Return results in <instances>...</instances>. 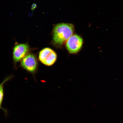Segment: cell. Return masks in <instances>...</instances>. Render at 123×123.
I'll use <instances>...</instances> for the list:
<instances>
[{"instance_id": "cell-2", "label": "cell", "mask_w": 123, "mask_h": 123, "mask_svg": "<svg viewBox=\"0 0 123 123\" xmlns=\"http://www.w3.org/2000/svg\"><path fill=\"white\" fill-rule=\"evenodd\" d=\"M30 50V46L27 43H16L13 51V60L15 63L21 61L29 53Z\"/></svg>"}, {"instance_id": "cell-7", "label": "cell", "mask_w": 123, "mask_h": 123, "mask_svg": "<svg viewBox=\"0 0 123 123\" xmlns=\"http://www.w3.org/2000/svg\"><path fill=\"white\" fill-rule=\"evenodd\" d=\"M37 5L36 4H34L32 5L31 6V10H34L36 8Z\"/></svg>"}, {"instance_id": "cell-1", "label": "cell", "mask_w": 123, "mask_h": 123, "mask_svg": "<svg viewBox=\"0 0 123 123\" xmlns=\"http://www.w3.org/2000/svg\"><path fill=\"white\" fill-rule=\"evenodd\" d=\"M74 27L73 24L68 23H60L54 27L53 39L56 45L60 46L63 43L73 35Z\"/></svg>"}, {"instance_id": "cell-4", "label": "cell", "mask_w": 123, "mask_h": 123, "mask_svg": "<svg viewBox=\"0 0 123 123\" xmlns=\"http://www.w3.org/2000/svg\"><path fill=\"white\" fill-rule=\"evenodd\" d=\"M83 41L82 37L79 35H72L67 41L66 48L70 54L78 53L82 47Z\"/></svg>"}, {"instance_id": "cell-5", "label": "cell", "mask_w": 123, "mask_h": 123, "mask_svg": "<svg viewBox=\"0 0 123 123\" xmlns=\"http://www.w3.org/2000/svg\"><path fill=\"white\" fill-rule=\"evenodd\" d=\"M21 67L30 73H33L36 71L38 67V62L35 55L28 53L21 60Z\"/></svg>"}, {"instance_id": "cell-3", "label": "cell", "mask_w": 123, "mask_h": 123, "mask_svg": "<svg viewBox=\"0 0 123 123\" xmlns=\"http://www.w3.org/2000/svg\"><path fill=\"white\" fill-rule=\"evenodd\" d=\"M57 56L54 51L49 48L43 49L40 52L39 59L44 65L48 66L53 65L56 61Z\"/></svg>"}, {"instance_id": "cell-6", "label": "cell", "mask_w": 123, "mask_h": 123, "mask_svg": "<svg viewBox=\"0 0 123 123\" xmlns=\"http://www.w3.org/2000/svg\"><path fill=\"white\" fill-rule=\"evenodd\" d=\"M12 78H13V76H12L7 77L0 84V109H1L6 114L7 113V110L3 108L2 106L4 95V84L6 83L11 79Z\"/></svg>"}]
</instances>
